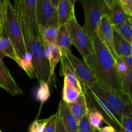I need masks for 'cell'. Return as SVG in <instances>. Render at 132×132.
I'll use <instances>...</instances> for the list:
<instances>
[{
  "mask_svg": "<svg viewBox=\"0 0 132 132\" xmlns=\"http://www.w3.org/2000/svg\"><path fill=\"white\" fill-rule=\"evenodd\" d=\"M92 40L94 52L84 61L94 72L97 82L117 92L125 94L122 90L116 59L101 41L96 32L92 34Z\"/></svg>",
  "mask_w": 132,
  "mask_h": 132,
  "instance_id": "6da1fadb",
  "label": "cell"
},
{
  "mask_svg": "<svg viewBox=\"0 0 132 132\" xmlns=\"http://www.w3.org/2000/svg\"><path fill=\"white\" fill-rule=\"evenodd\" d=\"M23 37L27 52L31 55L34 77L38 81H44L49 84L51 80L50 65L44 46L39 36L23 30Z\"/></svg>",
  "mask_w": 132,
  "mask_h": 132,
  "instance_id": "7a4b0ae2",
  "label": "cell"
},
{
  "mask_svg": "<svg viewBox=\"0 0 132 132\" xmlns=\"http://www.w3.org/2000/svg\"><path fill=\"white\" fill-rule=\"evenodd\" d=\"M4 15V32L12 43L19 57L27 54L23 37V29L15 7L10 0H3Z\"/></svg>",
  "mask_w": 132,
  "mask_h": 132,
  "instance_id": "3957f363",
  "label": "cell"
},
{
  "mask_svg": "<svg viewBox=\"0 0 132 132\" xmlns=\"http://www.w3.org/2000/svg\"><path fill=\"white\" fill-rule=\"evenodd\" d=\"M83 7L85 23L83 28L92 38V34L97 32L102 17L108 14V6L105 0H77Z\"/></svg>",
  "mask_w": 132,
  "mask_h": 132,
  "instance_id": "277c9868",
  "label": "cell"
},
{
  "mask_svg": "<svg viewBox=\"0 0 132 132\" xmlns=\"http://www.w3.org/2000/svg\"><path fill=\"white\" fill-rule=\"evenodd\" d=\"M90 90L95 95L105 99L117 111L121 117L132 113V100L125 94L111 90L97 82H96Z\"/></svg>",
  "mask_w": 132,
  "mask_h": 132,
  "instance_id": "5b68a950",
  "label": "cell"
},
{
  "mask_svg": "<svg viewBox=\"0 0 132 132\" xmlns=\"http://www.w3.org/2000/svg\"><path fill=\"white\" fill-rule=\"evenodd\" d=\"M69 34L72 45L75 46L85 60L90 54L94 52L92 38L85 31L83 27H81L74 16L64 24Z\"/></svg>",
  "mask_w": 132,
  "mask_h": 132,
  "instance_id": "8992f818",
  "label": "cell"
},
{
  "mask_svg": "<svg viewBox=\"0 0 132 132\" xmlns=\"http://www.w3.org/2000/svg\"><path fill=\"white\" fill-rule=\"evenodd\" d=\"M22 29L36 36L39 35V27L36 16V0H14Z\"/></svg>",
  "mask_w": 132,
  "mask_h": 132,
  "instance_id": "52a82bcc",
  "label": "cell"
},
{
  "mask_svg": "<svg viewBox=\"0 0 132 132\" xmlns=\"http://www.w3.org/2000/svg\"><path fill=\"white\" fill-rule=\"evenodd\" d=\"M84 94L88 104L99 111L103 117L104 122L108 125L114 127L118 131L121 125V117L117 111L105 99L95 95L90 90L86 91Z\"/></svg>",
  "mask_w": 132,
  "mask_h": 132,
  "instance_id": "ba28073f",
  "label": "cell"
},
{
  "mask_svg": "<svg viewBox=\"0 0 132 132\" xmlns=\"http://www.w3.org/2000/svg\"><path fill=\"white\" fill-rule=\"evenodd\" d=\"M73 70L81 82L83 93L90 90L97 82L94 72L83 59L75 56L72 52L66 55H61Z\"/></svg>",
  "mask_w": 132,
  "mask_h": 132,
  "instance_id": "9c48e42d",
  "label": "cell"
},
{
  "mask_svg": "<svg viewBox=\"0 0 132 132\" xmlns=\"http://www.w3.org/2000/svg\"><path fill=\"white\" fill-rule=\"evenodd\" d=\"M36 16L39 28L58 25L57 9L51 0H36Z\"/></svg>",
  "mask_w": 132,
  "mask_h": 132,
  "instance_id": "30bf717a",
  "label": "cell"
},
{
  "mask_svg": "<svg viewBox=\"0 0 132 132\" xmlns=\"http://www.w3.org/2000/svg\"><path fill=\"white\" fill-rule=\"evenodd\" d=\"M98 36L104 46L108 48L115 59L118 56L116 54L113 42V28L107 14L103 15L101 19L97 29Z\"/></svg>",
  "mask_w": 132,
  "mask_h": 132,
  "instance_id": "8fae6325",
  "label": "cell"
},
{
  "mask_svg": "<svg viewBox=\"0 0 132 132\" xmlns=\"http://www.w3.org/2000/svg\"><path fill=\"white\" fill-rule=\"evenodd\" d=\"M0 85L6 92L12 95L23 94V92L19 87L15 80L10 74L8 68L0 57Z\"/></svg>",
  "mask_w": 132,
  "mask_h": 132,
  "instance_id": "7c38bea8",
  "label": "cell"
},
{
  "mask_svg": "<svg viewBox=\"0 0 132 132\" xmlns=\"http://www.w3.org/2000/svg\"><path fill=\"white\" fill-rule=\"evenodd\" d=\"M57 113L67 132H78V124L71 113L68 104L62 99L59 102Z\"/></svg>",
  "mask_w": 132,
  "mask_h": 132,
  "instance_id": "4fadbf2b",
  "label": "cell"
},
{
  "mask_svg": "<svg viewBox=\"0 0 132 132\" xmlns=\"http://www.w3.org/2000/svg\"><path fill=\"white\" fill-rule=\"evenodd\" d=\"M107 5L108 6V15L113 26L119 25L127 21L131 20L132 16L125 12L118 0H113Z\"/></svg>",
  "mask_w": 132,
  "mask_h": 132,
  "instance_id": "5bb4252c",
  "label": "cell"
},
{
  "mask_svg": "<svg viewBox=\"0 0 132 132\" xmlns=\"http://www.w3.org/2000/svg\"><path fill=\"white\" fill-rule=\"evenodd\" d=\"M58 26L64 24L75 14V5L70 0H59L57 6Z\"/></svg>",
  "mask_w": 132,
  "mask_h": 132,
  "instance_id": "9a60e30c",
  "label": "cell"
},
{
  "mask_svg": "<svg viewBox=\"0 0 132 132\" xmlns=\"http://www.w3.org/2000/svg\"><path fill=\"white\" fill-rule=\"evenodd\" d=\"M0 57L13 59L20 67L21 58L18 55L12 41L6 36H0Z\"/></svg>",
  "mask_w": 132,
  "mask_h": 132,
  "instance_id": "2e32d148",
  "label": "cell"
},
{
  "mask_svg": "<svg viewBox=\"0 0 132 132\" xmlns=\"http://www.w3.org/2000/svg\"><path fill=\"white\" fill-rule=\"evenodd\" d=\"M56 45L60 50L61 55H66L72 52H71V48L72 46V41L64 24L58 26Z\"/></svg>",
  "mask_w": 132,
  "mask_h": 132,
  "instance_id": "e0dca14e",
  "label": "cell"
},
{
  "mask_svg": "<svg viewBox=\"0 0 132 132\" xmlns=\"http://www.w3.org/2000/svg\"><path fill=\"white\" fill-rule=\"evenodd\" d=\"M113 42L116 54L119 57L132 55V43L126 41L125 38L113 30Z\"/></svg>",
  "mask_w": 132,
  "mask_h": 132,
  "instance_id": "ac0fdd59",
  "label": "cell"
},
{
  "mask_svg": "<svg viewBox=\"0 0 132 132\" xmlns=\"http://www.w3.org/2000/svg\"><path fill=\"white\" fill-rule=\"evenodd\" d=\"M61 74L64 76V79H65L69 83H70L72 86L76 88L77 90H79L81 92L83 93V90H82V88L79 79L76 76V73L72 68V67H70L69 63L63 56H61Z\"/></svg>",
  "mask_w": 132,
  "mask_h": 132,
  "instance_id": "d6986e66",
  "label": "cell"
},
{
  "mask_svg": "<svg viewBox=\"0 0 132 132\" xmlns=\"http://www.w3.org/2000/svg\"><path fill=\"white\" fill-rule=\"evenodd\" d=\"M58 25H50L39 28V35L44 46L56 45Z\"/></svg>",
  "mask_w": 132,
  "mask_h": 132,
  "instance_id": "ffe728a7",
  "label": "cell"
},
{
  "mask_svg": "<svg viewBox=\"0 0 132 132\" xmlns=\"http://www.w3.org/2000/svg\"><path fill=\"white\" fill-rule=\"evenodd\" d=\"M68 106L77 124H79L84 115L86 113L87 103L85 94H81L76 101L68 104Z\"/></svg>",
  "mask_w": 132,
  "mask_h": 132,
  "instance_id": "44dd1931",
  "label": "cell"
},
{
  "mask_svg": "<svg viewBox=\"0 0 132 132\" xmlns=\"http://www.w3.org/2000/svg\"><path fill=\"white\" fill-rule=\"evenodd\" d=\"M45 53L50 65V77L53 78L55 74V68L61 59V53L56 45H52L45 47Z\"/></svg>",
  "mask_w": 132,
  "mask_h": 132,
  "instance_id": "7402d4cb",
  "label": "cell"
},
{
  "mask_svg": "<svg viewBox=\"0 0 132 132\" xmlns=\"http://www.w3.org/2000/svg\"><path fill=\"white\" fill-rule=\"evenodd\" d=\"M81 94H83V93L81 92L79 90L69 83L65 79H64L62 100L64 101L67 104H70L76 101Z\"/></svg>",
  "mask_w": 132,
  "mask_h": 132,
  "instance_id": "603a6c76",
  "label": "cell"
},
{
  "mask_svg": "<svg viewBox=\"0 0 132 132\" xmlns=\"http://www.w3.org/2000/svg\"><path fill=\"white\" fill-rule=\"evenodd\" d=\"M86 114L91 126L95 130H99L104 122L103 117L100 112L87 103Z\"/></svg>",
  "mask_w": 132,
  "mask_h": 132,
  "instance_id": "cb8c5ba5",
  "label": "cell"
},
{
  "mask_svg": "<svg viewBox=\"0 0 132 132\" xmlns=\"http://www.w3.org/2000/svg\"><path fill=\"white\" fill-rule=\"evenodd\" d=\"M113 28L116 32L121 35L126 41L132 43L131 20L127 21L119 25L113 26Z\"/></svg>",
  "mask_w": 132,
  "mask_h": 132,
  "instance_id": "d4e9b609",
  "label": "cell"
},
{
  "mask_svg": "<svg viewBox=\"0 0 132 132\" xmlns=\"http://www.w3.org/2000/svg\"><path fill=\"white\" fill-rule=\"evenodd\" d=\"M39 86L36 94V99L41 104L45 103L50 96L48 84L44 81H39Z\"/></svg>",
  "mask_w": 132,
  "mask_h": 132,
  "instance_id": "484cf974",
  "label": "cell"
},
{
  "mask_svg": "<svg viewBox=\"0 0 132 132\" xmlns=\"http://www.w3.org/2000/svg\"><path fill=\"white\" fill-rule=\"evenodd\" d=\"M20 67L27 73V75L30 78L35 77L32 57L29 53H27L23 58L21 59Z\"/></svg>",
  "mask_w": 132,
  "mask_h": 132,
  "instance_id": "4316f807",
  "label": "cell"
},
{
  "mask_svg": "<svg viewBox=\"0 0 132 132\" xmlns=\"http://www.w3.org/2000/svg\"><path fill=\"white\" fill-rule=\"evenodd\" d=\"M122 92L131 99L132 94V68H129L125 78L121 81ZM132 100V99H131Z\"/></svg>",
  "mask_w": 132,
  "mask_h": 132,
  "instance_id": "83f0119b",
  "label": "cell"
},
{
  "mask_svg": "<svg viewBox=\"0 0 132 132\" xmlns=\"http://www.w3.org/2000/svg\"><path fill=\"white\" fill-rule=\"evenodd\" d=\"M118 132H132V113L121 117Z\"/></svg>",
  "mask_w": 132,
  "mask_h": 132,
  "instance_id": "f1b7e54d",
  "label": "cell"
},
{
  "mask_svg": "<svg viewBox=\"0 0 132 132\" xmlns=\"http://www.w3.org/2000/svg\"><path fill=\"white\" fill-rule=\"evenodd\" d=\"M78 132H99V131L91 126L85 113L78 124Z\"/></svg>",
  "mask_w": 132,
  "mask_h": 132,
  "instance_id": "f546056e",
  "label": "cell"
},
{
  "mask_svg": "<svg viewBox=\"0 0 132 132\" xmlns=\"http://www.w3.org/2000/svg\"><path fill=\"white\" fill-rule=\"evenodd\" d=\"M116 66H117V72H118L119 76L120 79H121V82L125 78L127 73V71L129 68L126 67V64L124 63L123 61L122 60L121 57H117V59H116Z\"/></svg>",
  "mask_w": 132,
  "mask_h": 132,
  "instance_id": "4dcf8cb0",
  "label": "cell"
},
{
  "mask_svg": "<svg viewBox=\"0 0 132 132\" xmlns=\"http://www.w3.org/2000/svg\"><path fill=\"white\" fill-rule=\"evenodd\" d=\"M57 119V113H55V114L47 118V121L43 132H55Z\"/></svg>",
  "mask_w": 132,
  "mask_h": 132,
  "instance_id": "1f68e13d",
  "label": "cell"
},
{
  "mask_svg": "<svg viewBox=\"0 0 132 132\" xmlns=\"http://www.w3.org/2000/svg\"><path fill=\"white\" fill-rule=\"evenodd\" d=\"M47 119H36L30 125L29 132H43Z\"/></svg>",
  "mask_w": 132,
  "mask_h": 132,
  "instance_id": "d6a6232c",
  "label": "cell"
},
{
  "mask_svg": "<svg viewBox=\"0 0 132 132\" xmlns=\"http://www.w3.org/2000/svg\"><path fill=\"white\" fill-rule=\"evenodd\" d=\"M122 10L128 15L132 16V0H118Z\"/></svg>",
  "mask_w": 132,
  "mask_h": 132,
  "instance_id": "836d02e7",
  "label": "cell"
},
{
  "mask_svg": "<svg viewBox=\"0 0 132 132\" xmlns=\"http://www.w3.org/2000/svg\"><path fill=\"white\" fill-rule=\"evenodd\" d=\"M5 36L4 32V15L3 0H0V36Z\"/></svg>",
  "mask_w": 132,
  "mask_h": 132,
  "instance_id": "e575fe53",
  "label": "cell"
},
{
  "mask_svg": "<svg viewBox=\"0 0 132 132\" xmlns=\"http://www.w3.org/2000/svg\"><path fill=\"white\" fill-rule=\"evenodd\" d=\"M55 132H67L65 128H64V125L62 123L61 120L60 119L57 115V124H56V128H55Z\"/></svg>",
  "mask_w": 132,
  "mask_h": 132,
  "instance_id": "d590c367",
  "label": "cell"
},
{
  "mask_svg": "<svg viewBox=\"0 0 132 132\" xmlns=\"http://www.w3.org/2000/svg\"><path fill=\"white\" fill-rule=\"evenodd\" d=\"M121 58L123 61L124 63L126 64L128 68H132V55H128V56L126 57H123Z\"/></svg>",
  "mask_w": 132,
  "mask_h": 132,
  "instance_id": "8d00e7d4",
  "label": "cell"
},
{
  "mask_svg": "<svg viewBox=\"0 0 132 132\" xmlns=\"http://www.w3.org/2000/svg\"><path fill=\"white\" fill-rule=\"evenodd\" d=\"M98 131H99V132H118L114 127L110 126V125L106 126L104 127H101L98 130Z\"/></svg>",
  "mask_w": 132,
  "mask_h": 132,
  "instance_id": "74e56055",
  "label": "cell"
},
{
  "mask_svg": "<svg viewBox=\"0 0 132 132\" xmlns=\"http://www.w3.org/2000/svg\"><path fill=\"white\" fill-rule=\"evenodd\" d=\"M59 0H51L52 5H54V6H55L56 9H57V6L58 3H59Z\"/></svg>",
  "mask_w": 132,
  "mask_h": 132,
  "instance_id": "f35d334b",
  "label": "cell"
},
{
  "mask_svg": "<svg viewBox=\"0 0 132 132\" xmlns=\"http://www.w3.org/2000/svg\"><path fill=\"white\" fill-rule=\"evenodd\" d=\"M70 1L72 3H73V4H74V5H75V3H76L77 2V0H70Z\"/></svg>",
  "mask_w": 132,
  "mask_h": 132,
  "instance_id": "ab89813d",
  "label": "cell"
},
{
  "mask_svg": "<svg viewBox=\"0 0 132 132\" xmlns=\"http://www.w3.org/2000/svg\"><path fill=\"white\" fill-rule=\"evenodd\" d=\"M105 1H106V3L108 4V3H110L111 1H113V0H105Z\"/></svg>",
  "mask_w": 132,
  "mask_h": 132,
  "instance_id": "60d3db41",
  "label": "cell"
},
{
  "mask_svg": "<svg viewBox=\"0 0 132 132\" xmlns=\"http://www.w3.org/2000/svg\"><path fill=\"white\" fill-rule=\"evenodd\" d=\"M0 88H1V85H0Z\"/></svg>",
  "mask_w": 132,
  "mask_h": 132,
  "instance_id": "b9f144b4",
  "label": "cell"
},
{
  "mask_svg": "<svg viewBox=\"0 0 132 132\" xmlns=\"http://www.w3.org/2000/svg\"><path fill=\"white\" fill-rule=\"evenodd\" d=\"M0 132H2V131H1V130H0Z\"/></svg>",
  "mask_w": 132,
  "mask_h": 132,
  "instance_id": "7bdbcfd3",
  "label": "cell"
}]
</instances>
